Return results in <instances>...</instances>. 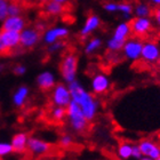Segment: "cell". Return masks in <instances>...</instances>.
Wrapping results in <instances>:
<instances>
[{
  "mask_svg": "<svg viewBox=\"0 0 160 160\" xmlns=\"http://www.w3.org/2000/svg\"><path fill=\"white\" fill-rule=\"evenodd\" d=\"M68 87L70 90L72 101L81 108L87 120L89 122L95 120L97 113H98V110H100V101L97 100L92 92H88L83 87L82 83L77 79L72 82L68 83Z\"/></svg>",
  "mask_w": 160,
  "mask_h": 160,
  "instance_id": "cell-1",
  "label": "cell"
},
{
  "mask_svg": "<svg viewBox=\"0 0 160 160\" xmlns=\"http://www.w3.org/2000/svg\"><path fill=\"white\" fill-rule=\"evenodd\" d=\"M67 120L71 129L78 134L85 133L89 126V121L85 117L81 108L73 101L67 107Z\"/></svg>",
  "mask_w": 160,
  "mask_h": 160,
  "instance_id": "cell-2",
  "label": "cell"
},
{
  "mask_svg": "<svg viewBox=\"0 0 160 160\" xmlns=\"http://www.w3.org/2000/svg\"><path fill=\"white\" fill-rule=\"evenodd\" d=\"M79 57L73 52L64 54L60 62V72L65 83H70L77 79Z\"/></svg>",
  "mask_w": 160,
  "mask_h": 160,
  "instance_id": "cell-3",
  "label": "cell"
},
{
  "mask_svg": "<svg viewBox=\"0 0 160 160\" xmlns=\"http://www.w3.org/2000/svg\"><path fill=\"white\" fill-rule=\"evenodd\" d=\"M49 100L50 103L53 104L54 107L67 108L72 101L68 83L57 82L53 89L50 90Z\"/></svg>",
  "mask_w": 160,
  "mask_h": 160,
  "instance_id": "cell-4",
  "label": "cell"
},
{
  "mask_svg": "<svg viewBox=\"0 0 160 160\" xmlns=\"http://www.w3.org/2000/svg\"><path fill=\"white\" fill-rule=\"evenodd\" d=\"M143 43L144 41L140 38H129L128 40H126V42L123 43V47L121 49L122 56L130 62H136V61L141 60Z\"/></svg>",
  "mask_w": 160,
  "mask_h": 160,
  "instance_id": "cell-5",
  "label": "cell"
},
{
  "mask_svg": "<svg viewBox=\"0 0 160 160\" xmlns=\"http://www.w3.org/2000/svg\"><path fill=\"white\" fill-rule=\"evenodd\" d=\"M130 30L132 34L136 38L147 37L153 29V22L151 20V17H135L130 18L129 21Z\"/></svg>",
  "mask_w": 160,
  "mask_h": 160,
  "instance_id": "cell-6",
  "label": "cell"
},
{
  "mask_svg": "<svg viewBox=\"0 0 160 160\" xmlns=\"http://www.w3.org/2000/svg\"><path fill=\"white\" fill-rule=\"evenodd\" d=\"M41 32L36 27H27L20 32V47L23 49H32L41 40Z\"/></svg>",
  "mask_w": 160,
  "mask_h": 160,
  "instance_id": "cell-7",
  "label": "cell"
},
{
  "mask_svg": "<svg viewBox=\"0 0 160 160\" xmlns=\"http://www.w3.org/2000/svg\"><path fill=\"white\" fill-rule=\"evenodd\" d=\"M69 34H70L69 28L63 27V25H57V27H52L46 29L41 34V39L47 46H49V45L56 42V41L68 38Z\"/></svg>",
  "mask_w": 160,
  "mask_h": 160,
  "instance_id": "cell-8",
  "label": "cell"
},
{
  "mask_svg": "<svg viewBox=\"0 0 160 160\" xmlns=\"http://www.w3.org/2000/svg\"><path fill=\"white\" fill-rule=\"evenodd\" d=\"M111 88V80L103 72H97L90 79V92L94 95H104Z\"/></svg>",
  "mask_w": 160,
  "mask_h": 160,
  "instance_id": "cell-9",
  "label": "cell"
},
{
  "mask_svg": "<svg viewBox=\"0 0 160 160\" xmlns=\"http://www.w3.org/2000/svg\"><path fill=\"white\" fill-rule=\"evenodd\" d=\"M160 57V46L156 41H144L141 60L147 64H157Z\"/></svg>",
  "mask_w": 160,
  "mask_h": 160,
  "instance_id": "cell-10",
  "label": "cell"
},
{
  "mask_svg": "<svg viewBox=\"0 0 160 160\" xmlns=\"http://www.w3.org/2000/svg\"><path fill=\"white\" fill-rule=\"evenodd\" d=\"M50 150H52V145L47 141L36 136L29 137V141H28V151L32 156L41 157V156H45V154L48 153Z\"/></svg>",
  "mask_w": 160,
  "mask_h": 160,
  "instance_id": "cell-11",
  "label": "cell"
},
{
  "mask_svg": "<svg viewBox=\"0 0 160 160\" xmlns=\"http://www.w3.org/2000/svg\"><path fill=\"white\" fill-rule=\"evenodd\" d=\"M143 156L156 160L160 157V144L151 138H143L137 143Z\"/></svg>",
  "mask_w": 160,
  "mask_h": 160,
  "instance_id": "cell-12",
  "label": "cell"
},
{
  "mask_svg": "<svg viewBox=\"0 0 160 160\" xmlns=\"http://www.w3.org/2000/svg\"><path fill=\"white\" fill-rule=\"evenodd\" d=\"M36 83H37L38 88L40 90H42V92H50L57 83L56 76L52 71L45 70L42 72H40L37 76Z\"/></svg>",
  "mask_w": 160,
  "mask_h": 160,
  "instance_id": "cell-13",
  "label": "cell"
},
{
  "mask_svg": "<svg viewBox=\"0 0 160 160\" xmlns=\"http://www.w3.org/2000/svg\"><path fill=\"white\" fill-rule=\"evenodd\" d=\"M27 20L22 15L18 16H7L1 22V30L22 32L27 28Z\"/></svg>",
  "mask_w": 160,
  "mask_h": 160,
  "instance_id": "cell-14",
  "label": "cell"
},
{
  "mask_svg": "<svg viewBox=\"0 0 160 160\" xmlns=\"http://www.w3.org/2000/svg\"><path fill=\"white\" fill-rule=\"evenodd\" d=\"M102 21H101L100 16L96 14H90L89 16H87V18L83 22L82 27L80 29V37L81 38H88L92 33H94L97 29H100Z\"/></svg>",
  "mask_w": 160,
  "mask_h": 160,
  "instance_id": "cell-15",
  "label": "cell"
},
{
  "mask_svg": "<svg viewBox=\"0 0 160 160\" xmlns=\"http://www.w3.org/2000/svg\"><path fill=\"white\" fill-rule=\"evenodd\" d=\"M0 34H1L3 45L7 49V53L14 52L20 47V32L0 30Z\"/></svg>",
  "mask_w": 160,
  "mask_h": 160,
  "instance_id": "cell-16",
  "label": "cell"
},
{
  "mask_svg": "<svg viewBox=\"0 0 160 160\" xmlns=\"http://www.w3.org/2000/svg\"><path fill=\"white\" fill-rule=\"evenodd\" d=\"M29 96H30V88L27 85H21L13 93V96H12L13 105L17 109L23 108L27 104Z\"/></svg>",
  "mask_w": 160,
  "mask_h": 160,
  "instance_id": "cell-17",
  "label": "cell"
},
{
  "mask_svg": "<svg viewBox=\"0 0 160 160\" xmlns=\"http://www.w3.org/2000/svg\"><path fill=\"white\" fill-rule=\"evenodd\" d=\"M28 141H29V135L25 132H18L15 134L10 141L14 152L18 154L25 153L28 151Z\"/></svg>",
  "mask_w": 160,
  "mask_h": 160,
  "instance_id": "cell-18",
  "label": "cell"
},
{
  "mask_svg": "<svg viewBox=\"0 0 160 160\" xmlns=\"http://www.w3.org/2000/svg\"><path fill=\"white\" fill-rule=\"evenodd\" d=\"M132 36V30H130V25L129 22H121L114 28L113 33H112V39H114L118 42L125 43L126 40H128Z\"/></svg>",
  "mask_w": 160,
  "mask_h": 160,
  "instance_id": "cell-19",
  "label": "cell"
},
{
  "mask_svg": "<svg viewBox=\"0 0 160 160\" xmlns=\"http://www.w3.org/2000/svg\"><path fill=\"white\" fill-rule=\"evenodd\" d=\"M64 10H65V6L62 3H58L56 1L49 0L47 3L43 5V12L46 13V15L50 17H57L63 15Z\"/></svg>",
  "mask_w": 160,
  "mask_h": 160,
  "instance_id": "cell-20",
  "label": "cell"
},
{
  "mask_svg": "<svg viewBox=\"0 0 160 160\" xmlns=\"http://www.w3.org/2000/svg\"><path fill=\"white\" fill-rule=\"evenodd\" d=\"M133 147L134 144H132L128 141H122L118 144L117 148V157L120 160H128L132 158L133 154Z\"/></svg>",
  "mask_w": 160,
  "mask_h": 160,
  "instance_id": "cell-21",
  "label": "cell"
},
{
  "mask_svg": "<svg viewBox=\"0 0 160 160\" xmlns=\"http://www.w3.org/2000/svg\"><path fill=\"white\" fill-rule=\"evenodd\" d=\"M153 13V8L150 3L138 1L134 5V15L135 17H151Z\"/></svg>",
  "mask_w": 160,
  "mask_h": 160,
  "instance_id": "cell-22",
  "label": "cell"
},
{
  "mask_svg": "<svg viewBox=\"0 0 160 160\" xmlns=\"http://www.w3.org/2000/svg\"><path fill=\"white\" fill-rule=\"evenodd\" d=\"M102 43H103V41H102V39L100 37L90 38L86 42L85 47H83V53L86 54V55H94L97 50L101 49Z\"/></svg>",
  "mask_w": 160,
  "mask_h": 160,
  "instance_id": "cell-23",
  "label": "cell"
},
{
  "mask_svg": "<svg viewBox=\"0 0 160 160\" xmlns=\"http://www.w3.org/2000/svg\"><path fill=\"white\" fill-rule=\"evenodd\" d=\"M118 12H119L125 20H130L132 15H134V5L128 1L118 2Z\"/></svg>",
  "mask_w": 160,
  "mask_h": 160,
  "instance_id": "cell-24",
  "label": "cell"
},
{
  "mask_svg": "<svg viewBox=\"0 0 160 160\" xmlns=\"http://www.w3.org/2000/svg\"><path fill=\"white\" fill-rule=\"evenodd\" d=\"M50 118L55 122H62L67 118V108L54 107L50 111Z\"/></svg>",
  "mask_w": 160,
  "mask_h": 160,
  "instance_id": "cell-25",
  "label": "cell"
},
{
  "mask_svg": "<svg viewBox=\"0 0 160 160\" xmlns=\"http://www.w3.org/2000/svg\"><path fill=\"white\" fill-rule=\"evenodd\" d=\"M22 13H23V8L21 2L16 0H10L9 6H8V16H18V15H22Z\"/></svg>",
  "mask_w": 160,
  "mask_h": 160,
  "instance_id": "cell-26",
  "label": "cell"
},
{
  "mask_svg": "<svg viewBox=\"0 0 160 160\" xmlns=\"http://www.w3.org/2000/svg\"><path fill=\"white\" fill-rule=\"evenodd\" d=\"M72 144H73V137L70 134H64L58 140V145L63 149H69V148H71Z\"/></svg>",
  "mask_w": 160,
  "mask_h": 160,
  "instance_id": "cell-27",
  "label": "cell"
},
{
  "mask_svg": "<svg viewBox=\"0 0 160 160\" xmlns=\"http://www.w3.org/2000/svg\"><path fill=\"white\" fill-rule=\"evenodd\" d=\"M65 48V42L63 40H60V41H56V42L52 43L49 46H47V52L49 54H55V53H60Z\"/></svg>",
  "mask_w": 160,
  "mask_h": 160,
  "instance_id": "cell-28",
  "label": "cell"
},
{
  "mask_svg": "<svg viewBox=\"0 0 160 160\" xmlns=\"http://www.w3.org/2000/svg\"><path fill=\"white\" fill-rule=\"evenodd\" d=\"M13 152V147H12L10 142H2V141L0 142V158L7 157Z\"/></svg>",
  "mask_w": 160,
  "mask_h": 160,
  "instance_id": "cell-29",
  "label": "cell"
},
{
  "mask_svg": "<svg viewBox=\"0 0 160 160\" xmlns=\"http://www.w3.org/2000/svg\"><path fill=\"white\" fill-rule=\"evenodd\" d=\"M10 0H0V22L8 16V6Z\"/></svg>",
  "mask_w": 160,
  "mask_h": 160,
  "instance_id": "cell-30",
  "label": "cell"
},
{
  "mask_svg": "<svg viewBox=\"0 0 160 160\" xmlns=\"http://www.w3.org/2000/svg\"><path fill=\"white\" fill-rule=\"evenodd\" d=\"M103 9L105 12L110 14H114L118 12V2H114V1H109V2H105L103 5Z\"/></svg>",
  "mask_w": 160,
  "mask_h": 160,
  "instance_id": "cell-31",
  "label": "cell"
},
{
  "mask_svg": "<svg viewBox=\"0 0 160 160\" xmlns=\"http://www.w3.org/2000/svg\"><path fill=\"white\" fill-rule=\"evenodd\" d=\"M13 72L14 74H16V76H24V74L27 73V67L23 65V64H16L13 69Z\"/></svg>",
  "mask_w": 160,
  "mask_h": 160,
  "instance_id": "cell-32",
  "label": "cell"
},
{
  "mask_svg": "<svg viewBox=\"0 0 160 160\" xmlns=\"http://www.w3.org/2000/svg\"><path fill=\"white\" fill-rule=\"evenodd\" d=\"M152 16H153V21L156 27L158 28V30H160V7H156L154 8Z\"/></svg>",
  "mask_w": 160,
  "mask_h": 160,
  "instance_id": "cell-33",
  "label": "cell"
},
{
  "mask_svg": "<svg viewBox=\"0 0 160 160\" xmlns=\"http://www.w3.org/2000/svg\"><path fill=\"white\" fill-rule=\"evenodd\" d=\"M142 157H143V154H142V152H141L138 145H137V144H134V147H133V154H132V158H135V159H138V160H140Z\"/></svg>",
  "mask_w": 160,
  "mask_h": 160,
  "instance_id": "cell-34",
  "label": "cell"
},
{
  "mask_svg": "<svg viewBox=\"0 0 160 160\" xmlns=\"http://www.w3.org/2000/svg\"><path fill=\"white\" fill-rule=\"evenodd\" d=\"M5 54H8L7 53V49L5 45H3V41L1 39V34H0V55H5Z\"/></svg>",
  "mask_w": 160,
  "mask_h": 160,
  "instance_id": "cell-35",
  "label": "cell"
},
{
  "mask_svg": "<svg viewBox=\"0 0 160 160\" xmlns=\"http://www.w3.org/2000/svg\"><path fill=\"white\" fill-rule=\"evenodd\" d=\"M149 3H150L151 6H154V7H160V0H148Z\"/></svg>",
  "mask_w": 160,
  "mask_h": 160,
  "instance_id": "cell-36",
  "label": "cell"
},
{
  "mask_svg": "<svg viewBox=\"0 0 160 160\" xmlns=\"http://www.w3.org/2000/svg\"><path fill=\"white\" fill-rule=\"evenodd\" d=\"M53 1H56V2H58V3H62V5H68V3L70 2L71 0H53Z\"/></svg>",
  "mask_w": 160,
  "mask_h": 160,
  "instance_id": "cell-37",
  "label": "cell"
},
{
  "mask_svg": "<svg viewBox=\"0 0 160 160\" xmlns=\"http://www.w3.org/2000/svg\"><path fill=\"white\" fill-rule=\"evenodd\" d=\"M37 1L39 3H42V5H45V3H47L48 1H49V0H37Z\"/></svg>",
  "mask_w": 160,
  "mask_h": 160,
  "instance_id": "cell-38",
  "label": "cell"
},
{
  "mask_svg": "<svg viewBox=\"0 0 160 160\" xmlns=\"http://www.w3.org/2000/svg\"><path fill=\"white\" fill-rule=\"evenodd\" d=\"M3 70H5V65H3L2 63H0V73H1Z\"/></svg>",
  "mask_w": 160,
  "mask_h": 160,
  "instance_id": "cell-39",
  "label": "cell"
},
{
  "mask_svg": "<svg viewBox=\"0 0 160 160\" xmlns=\"http://www.w3.org/2000/svg\"><path fill=\"white\" fill-rule=\"evenodd\" d=\"M140 160H153V159H151V158H149V157H145V156H143V157L141 158Z\"/></svg>",
  "mask_w": 160,
  "mask_h": 160,
  "instance_id": "cell-40",
  "label": "cell"
},
{
  "mask_svg": "<svg viewBox=\"0 0 160 160\" xmlns=\"http://www.w3.org/2000/svg\"><path fill=\"white\" fill-rule=\"evenodd\" d=\"M16 1H18V2H30L31 0H16Z\"/></svg>",
  "mask_w": 160,
  "mask_h": 160,
  "instance_id": "cell-41",
  "label": "cell"
},
{
  "mask_svg": "<svg viewBox=\"0 0 160 160\" xmlns=\"http://www.w3.org/2000/svg\"><path fill=\"white\" fill-rule=\"evenodd\" d=\"M157 64H158V67H159V69H160V57H159V60H158Z\"/></svg>",
  "mask_w": 160,
  "mask_h": 160,
  "instance_id": "cell-42",
  "label": "cell"
},
{
  "mask_svg": "<svg viewBox=\"0 0 160 160\" xmlns=\"http://www.w3.org/2000/svg\"><path fill=\"white\" fill-rule=\"evenodd\" d=\"M156 160H160V157H158V158H157V159H156Z\"/></svg>",
  "mask_w": 160,
  "mask_h": 160,
  "instance_id": "cell-43",
  "label": "cell"
}]
</instances>
